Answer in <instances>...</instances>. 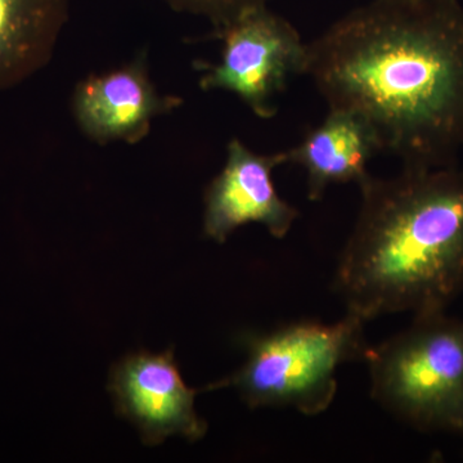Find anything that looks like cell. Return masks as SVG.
Returning <instances> with one entry per match:
<instances>
[{
  "label": "cell",
  "mask_w": 463,
  "mask_h": 463,
  "mask_svg": "<svg viewBox=\"0 0 463 463\" xmlns=\"http://www.w3.org/2000/svg\"><path fill=\"white\" fill-rule=\"evenodd\" d=\"M306 75L328 108L364 116L403 166L458 163L461 0H370L307 43Z\"/></svg>",
  "instance_id": "cell-1"
},
{
  "label": "cell",
  "mask_w": 463,
  "mask_h": 463,
  "mask_svg": "<svg viewBox=\"0 0 463 463\" xmlns=\"http://www.w3.org/2000/svg\"><path fill=\"white\" fill-rule=\"evenodd\" d=\"M335 272L347 313L443 312L463 292V165L370 175Z\"/></svg>",
  "instance_id": "cell-2"
},
{
  "label": "cell",
  "mask_w": 463,
  "mask_h": 463,
  "mask_svg": "<svg viewBox=\"0 0 463 463\" xmlns=\"http://www.w3.org/2000/svg\"><path fill=\"white\" fill-rule=\"evenodd\" d=\"M364 322L352 313L335 323L298 321L270 331H243L246 361L236 373L203 388H234L250 408H294L318 416L336 398L337 370L364 359Z\"/></svg>",
  "instance_id": "cell-3"
},
{
  "label": "cell",
  "mask_w": 463,
  "mask_h": 463,
  "mask_svg": "<svg viewBox=\"0 0 463 463\" xmlns=\"http://www.w3.org/2000/svg\"><path fill=\"white\" fill-rule=\"evenodd\" d=\"M364 361L371 397L386 412L416 430L463 437V319L446 310L414 316L368 346Z\"/></svg>",
  "instance_id": "cell-4"
},
{
  "label": "cell",
  "mask_w": 463,
  "mask_h": 463,
  "mask_svg": "<svg viewBox=\"0 0 463 463\" xmlns=\"http://www.w3.org/2000/svg\"><path fill=\"white\" fill-rule=\"evenodd\" d=\"M212 36L222 42L221 60L197 63L201 90L230 91L257 118H272L288 81L306 75L307 43L297 27L260 5L213 30Z\"/></svg>",
  "instance_id": "cell-5"
},
{
  "label": "cell",
  "mask_w": 463,
  "mask_h": 463,
  "mask_svg": "<svg viewBox=\"0 0 463 463\" xmlns=\"http://www.w3.org/2000/svg\"><path fill=\"white\" fill-rule=\"evenodd\" d=\"M109 389L116 412L138 429L147 446L173 435L190 441L206 435L207 423L194 408L203 390L184 383L173 347L160 354L141 350L124 356L112 367Z\"/></svg>",
  "instance_id": "cell-6"
},
{
  "label": "cell",
  "mask_w": 463,
  "mask_h": 463,
  "mask_svg": "<svg viewBox=\"0 0 463 463\" xmlns=\"http://www.w3.org/2000/svg\"><path fill=\"white\" fill-rule=\"evenodd\" d=\"M288 164V152L255 154L239 138L231 139L222 172L203 196V234L224 243L239 228L261 224L274 239H285L298 210L283 200L273 183L276 167Z\"/></svg>",
  "instance_id": "cell-7"
},
{
  "label": "cell",
  "mask_w": 463,
  "mask_h": 463,
  "mask_svg": "<svg viewBox=\"0 0 463 463\" xmlns=\"http://www.w3.org/2000/svg\"><path fill=\"white\" fill-rule=\"evenodd\" d=\"M181 103L176 97L158 93L142 57L105 74L88 76L72 94L76 123L100 146L143 141L154 118L169 114Z\"/></svg>",
  "instance_id": "cell-8"
},
{
  "label": "cell",
  "mask_w": 463,
  "mask_h": 463,
  "mask_svg": "<svg viewBox=\"0 0 463 463\" xmlns=\"http://www.w3.org/2000/svg\"><path fill=\"white\" fill-rule=\"evenodd\" d=\"M379 151L383 148L376 130L364 116L330 108L322 123L286 152L288 164L303 167L307 174V199L319 201L330 185L362 184L371 175V158Z\"/></svg>",
  "instance_id": "cell-9"
},
{
  "label": "cell",
  "mask_w": 463,
  "mask_h": 463,
  "mask_svg": "<svg viewBox=\"0 0 463 463\" xmlns=\"http://www.w3.org/2000/svg\"><path fill=\"white\" fill-rule=\"evenodd\" d=\"M70 14V0H0V91L50 63Z\"/></svg>",
  "instance_id": "cell-10"
},
{
  "label": "cell",
  "mask_w": 463,
  "mask_h": 463,
  "mask_svg": "<svg viewBox=\"0 0 463 463\" xmlns=\"http://www.w3.org/2000/svg\"><path fill=\"white\" fill-rule=\"evenodd\" d=\"M174 11L207 18L213 30L227 25L249 9L268 5L269 0H163Z\"/></svg>",
  "instance_id": "cell-11"
}]
</instances>
